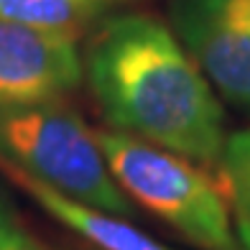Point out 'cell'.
I'll return each mask as SVG.
<instances>
[{
  "instance_id": "6da1fadb",
  "label": "cell",
  "mask_w": 250,
  "mask_h": 250,
  "mask_svg": "<svg viewBox=\"0 0 250 250\" xmlns=\"http://www.w3.org/2000/svg\"><path fill=\"white\" fill-rule=\"evenodd\" d=\"M87 77L120 133L194 161H220L225 115L207 77L164 23L120 16L100 28Z\"/></svg>"
},
{
  "instance_id": "7a4b0ae2",
  "label": "cell",
  "mask_w": 250,
  "mask_h": 250,
  "mask_svg": "<svg viewBox=\"0 0 250 250\" xmlns=\"http://www.w3.org/2000/svg\"><path fill=\"white\" fill-rule=\"evenodd\" d=\"M0 158L95 209L118 217L133 214L105 164L97 135L56 102L0 107Z\"/></svg>"
},
{
  "instance_id": "3957f363",
  "label": "cell",
  "mask_w": 250,
  "mask_h": 250,
  "mask_svg": "<svg viewBox=\"0 0 250 250\" xmlns=\"http://www.w3.org/2000/svg\"><path fill=\"white\" fill-rule=\"evenodd\" d=\"M112 179L199 250H240L225 197L207 174L171 151L120 130H100Z\"/></svg>"
},
{
  "instance_id": "277c9868",
  "label": "cell",
  "mask_w": 250,
  "mask_h": 250,
  "mask_svg": "<svg viewBox=\"0 0 250 250\" xmlns=\"http://www.w3.org/2000/svg\"><path fill=\"white\" fill-rule=\"evenodd\" d=\"M174 23L222 97L250 107V0H179Z\"/></svg>"
},
{
  "instance_id": "5b68a950",
  "label": "cell",
  "mask_w": 250,
  "mask_h": 250,
  "mask_svg": "<svg viewBox=\"0 0 250 250\" xmlns=\"http://www.w3.org/2000/svg\"><path fill=\"white\" fill-rule=\"evenodd\" d=\"M82 79L72 36L0 21V107L54 102Z\"/></svg>"
},
{
  "instance_id": "8992f818",
  "label": "cell",
  "mask_w": 250,
  "mask_h": 250,
  "mask_svg": "<svg viewBox=\"0 0 250 250\" xmlns=\"http://www.w3.org/2000/svg\"><path fill=\"white\" fill-rule=\"evenodd\" d=\"M0 171L8 179H13L39 207H43L51 214V217H56L66 227H72L74 232L87 237V240L92 245H97L100 250H174L164 243H158L148 232H143L141 227H135L133 222L120 220L118 214L95 209V207H89V204H82V202L62 194V191L46 187L43 181L28 176L26 171H21L18 166H13L10 161H5V158H0Z\"/></svg>"
},
{
  "instance_id": "52a82bcc",
  "label": "cell",
  "mask_w": 250,
  "mask_h": 250,
  "mask_svg": "<svg viewBox=\"0 0 250 250\" xmlns=\"http://www.w3.org/2000/svg\"><path fill=\"white\" fill-rule=\"evenodd\" d=\"M112 0H0V21L74 36Z\"/></svg>"
},
{
  "instance_id": "ba28073f",
  "label": "cell",
  "mask_w": 250,
  "mask_h": 250,
  "mask_svg": "<svg viewBox=\"0 0 250 250\" xmlns=\"http://www.w3.org/2000/svg\"><path fill=\"white\" fill-rule=\"evenodd\" d=\"M220 164L230 197L235 199V209L250 217V130L227 135Z\"/></svg>"
},
{
  "instance_id": "9c48e42d",
  "label": "cell",
  "mask_w": 250,
  "mask_h": 250,
  "mask_svg": "<svg viewBox=\"0 0 250 250\" xmlns=\"http://www.w3.org/2000/svg\"><path fill=\"white\" fill-rule=\"evenodd\" d=\"M28 237L21 232L18 222L13 220V212H10V207L0 199V250H13L16 245L26 243Z\"/></svg>"
},
{
  "instance_id": "30bf717a",
  "label": "cell",
  "mask_w": 250,
  "mask_h": 250,
  "mask_svg": "<svg viewBox=\"0 0 250 250\" xmlns=\"http://www.w3.org/2000/svg\"><path fill=\"white\" fill-rule=\"evenodd\" d=\"M235 235L237 243H240V250H250V217L240 209L235 214Z\"/></svg>"
},
{
  "instance_id": "8fae6325",
  "label": "cell",
  "mask_w": 250,
  "mask_h": 250,
  "mask_svg": "<svg viewBox=\"0 0 250 250\" xmlns=\"http://www.w3.org/2000/svg\"><path fill=\"white\" fill-rule=\"evenodd\" d=\"M13 250H39V248H33V245H31L28 240H26V243H21V245H16Z\"/></svg>"
}]
</instances>
